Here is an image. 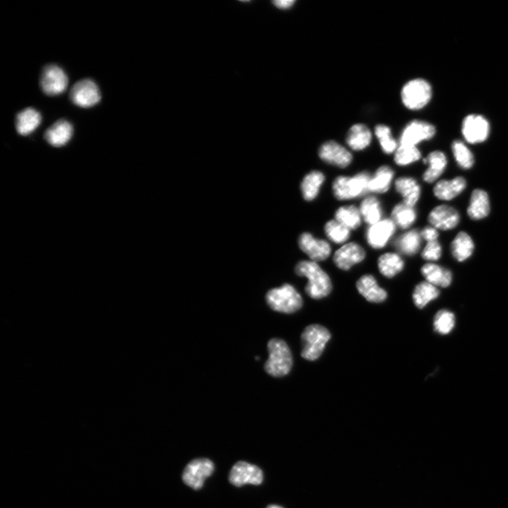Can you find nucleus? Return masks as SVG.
Instances as JSON below:
<instances>
[{
    "mask_svg": "<svg viewBox=\"0 0 508 508\" xmlns=\"http://www.w3.org/2000/svg\"><path fill=\"white\" fill-rule=\"evenodd\" d=\"M454 157L458 165L465 169L472 167L474 163V155L467 146L461 141H455L452 144Z\"/></svg>",
    "mask_w": 508,
    "mask_h": 508,
    "instance_id": "nucleus-37",
    "label": "nucleus"
},
{
    "mask_svg": "<svg viewBox=\"0 0 508 508\" xmlns=\"http://www.w3.org/2000/svg\"><path fill=\"white\" fill-rule=\"evenodd\" d=\"M73 135L71 124L65 120H59L54 123L45 133V139L54 147L66 145Z\"/></svg>",
    "mask_w": 508,
    "mask_h": 508,
    "instance_id": "nucleus-19",
    "label": "nucleus"
},
{
    "mask_svg": "<svg viewBox=\"0 0 508 508\" xmlns=\"http://www.w3.org/2000/svg\"><path fill=\"white\" fill-rule=\"evenodd\" d=\"M324 230L327 238L337 244L346 243L351 235V230L336 220L326 223Z\"/></svg>",
    "mask_w": 508,
    "mask_h": 508,
    "instance_id": "nucleus-36",
    "label": "nucleus"
},
{
    "mask_svg": "<svg viewBox=\"0 0 508 508\" xmlns=\"http://www.w3.org/2000/svg\"><path fill=\"white\" fill-rule=\"evenodd\" d=\"M423 161L429 164V168L423 175V180L428 183H435L445 171L447 166L446 155L441 151H434Z\"/></svg>",
    "mask_w": 508,
    "mask_h": 508,
    "instance_id": "nucleus-20",
    "label": "nucleus"
},
{
    "mask_svg": "<svg viewBox=\"0 0 508 508\" xmlns=\"http://www.w3.org/2000/svg\"><path fill=\"white\" fill-rule=\"evenodd\" d=\"M372 176L362 172L353 177L339 176L332 183L334 197L339 201H347L362 197L369 193Z\"/></svg>",
    "mask_w": 508,
    "mask_h": 508,
    "instance_id": "nucleus-2",
    "label": "nucleus"
},
{
    "mask_svg": "<svg viewBox=\"0 0 508 508\" xmlns=\"http://www.w3.org/2000/svg\"><path fill=\"white\" fill-rule=\"evenodd\" d=\"M70 99L80 108H91L101 100V94L97 83L92 79H82L73 85Z\"/></svg>",
    "mask_w": 508,
    "mask_h": 508,
    "instance_id": "nucleus-7",
    "label": "nucleus"
},
{
    "mask_svg": "<svg viewBox=\"0 0 508 508\" xmlns=\"http://www.w3.org/2000/svg\"><path fill=\"white\" fill-rule=\"evenodd\" d=\"M229 481L236 487H241L246 484L259 486L264 481V473L262 469L256 465L239 461L231 469Z\"/></svg>",
    "mask_w": 508,
    "mask_h": 508,
    "instance_id": "nucleus-10",
    "label": "nucleus"
},
{
    "mask_svg": "<svg viewBox=\"0 0 508 508\" xmlns=\"http://www.w3.org/2000/svg\"><path fill=\"white\" fill-rule=\"evenodd\" d=\"M435 134L436 128L432 124L414 120L403 129L400 143V145L416 146L421 141L432 139Z\"/></svg>",
    "mask_w": 508,
    "mask_h": 508,
    "instance_id": "nucleus-11",
    "label": "nucleus"
},
{
    "mask_svg": "<svg viewBox=\"0 0 508 508\" xmlns=\"http://www.w3.org/2000/svg\"><path fill=\"white\" fill-rule=\"evenodd\" d=\"M395 173L393 169L387 165L380 167L372 177L369 191L375 194L387 192L393 181Z\"/></svg>",
    "mask_w": 508,
    "mask_h": 508,
    "instance_id": "nucleus-28",
    "label": "nucleus"
},
{
    "mask_svg": "<svg viewBox=\"0 0 508 508\" xmlns=\"http://www.w3.org/2000/svg\"><path fill=\"white\" fill-rule=\"evenodd\" d=\"M334 218L351 230L359 228L363 220L360 209L355 206H344L339 208L334 213Z\"/></svg>",
    "mask_w": 508,
    "mask_h": 508,
    "instance_id": "nucleus-34",
    "label": "nucleus"
},
{
    "mask_svg": "<svg viewBox=\"0 0 508 508\" xmlns=\"http://www.w3.org/2000/svg\"><path fill=\"white\" fill-rule=\"evenodd\" d=\"M474 249V241L465 232H459L451 244L453 257L459 262L468 260L472 255Z\"/></svg>",
    "mask_w": 508,
    "mask_h": 508,
    "instance_id": "nucleus-27",
    "label": "nucleus"
},
{
    "mask_svg": "<svg viewBox=\"0 0 508 508\" xmlns=\"http://www.w3.org/2000/svg\"><path fill=\"white\" fill-rule=\"evenodd\" d=\"M435 330L441 334H448L454 329L456 316L448 310L439 311L435 316L434 321Z\"/></svg>",
    "mask_w": 508,
    "mask_h": 508,
    "instance_id": "nucleus-39",
    "label": "nucleus"
},
{
    "mask_svg": "<svg viewBox=\"0 0 508 508\" xmlns=\"http://www.w3.org/2000/svg\"><path fill=\"white\" fill-rule=\"evenodd\" d=\"M396 225L392 219H382L379 223L370 225L366 232L368 244L373 248L381 249L385 247L395 232Z\"/></svg>",
    "mask_w": 508,
    "mask_h": 508,
    "instance_id": "nucleus-16",
    "label": "nucleus"
},
{
    "mask_svg": "<svg viewBox=\"0 0 508 508\" xmlns=\"http://www.w3.org/2000/svg\"><path fill=\"white\" fill-rule=\"evenodd\" d=\"M442 255V247L438 241L428 242L421 253V257L429 262L438 261Z\"/></svg>",
    "mask_w": 508,
    "mask_h": 508,
    "instance_id": "nucleus-41",
    "label": "nucleus"
},
{
    "mask_svg": "<svg viewBox=\"0 0 508 508\" xmlns=\"http://www.w3.org/2000/svg\"><path fill=\"white\" fill-rule=\"evenodd\" d=\"M490 213V202L488 194L481 190L473 191L470 204L467 209L469 217L474 220L485 218Z\"/></svg>",
    "mask_w": 508,
    "mask_h": 508,
    "instance_id": "nucleus-25",
    "label": "nucleus"
},
{
    "mask_svg": "<svg viewBox=\"0 0 508 508\" xmlns=\"http://www.w3.org/2000/svg\"><path fill=\"white\" fill-rule=\"evenodd\" d=\"M325 181L324 174L320 171H313L307 174L301 184V191L304 199L306 202H312L316 199Z\"/></svg>",
    "mask_w": 508,
    "mask_h": 508,
    "instance_id": "nucleus-30",
    "label": "nucleus"
},
{
    "mask_svg": "<svg viewBox=\"0 0 508 508\" xmlns=\"http://www.w3.org/2000/svg\"><path fill=\"white\" fill-rule=\"evenodd\" d=\"M375 134L379 139L383 151L391 154L396 151L397 143L393 138L390 129L386 125H378L375 129Z\"/></svg>",
    "mask_w": 508,
    "mask_h": 508,
    "instance_id": "nucleus-40",
    "label": "nucleus"
},
{
    "mask_svg": "<svg viewBox=\"0 0 508 508\" xmlns=\"http://www.w3.org/2000/svg\"><path fill=\"white\" fill-rule=\"evenodd\" d=\"M267 508H283L281 506L277 505H270Z\"/></svg>",
    "mask_w": 508,
    "mask_h": 508,
    "instance_id": "nucleus-44",
    "label": "nucleus"
},
{
    "mask_svg": "<svg viewBox=\"0 0 508 508\" xmlns=\"http://www.w3.org/2000/svg\"><path fill=\"white\" fill-rule=\"evenodd\" d=\"M466 187L467 182L462 177L452 181H442L435 185L434 194L440 200L451 201L460 195Z\"/></svg>",
    "mask_w": 508,
    "mask_h": 508,
    "instance_id": "nucleus-24",
    "label": "nucleus"
},
{
    "mask_svg": "<svg viewBox=\"0 0 508 508\" xmlns=\"http://www.w3.org/2000/svg\"><path fill=\"white\" fill-rule=\"evenodd\" d=\"M267 301L273 310L284 313H295L303 305L302 296L289 284L270 290L267 295Z\"/></svg>",
    "mask_w": 508,
    "mask_h": 508,
    "instance_id": "nucleus-6",
    "label": "nucleus"
},
{
    "mask_svg": "<svg viewBox=\"0 0 508 508\" xmlns=\"http://www.w3.org/2000/svg\"><path fill=\"white\" fill-rule=\"evenodd\" d=\"M395 188L397 192L403 198V203L414 207L421 193V187L417 181L410 177L399 178L395 182Z\"/></svg>",
    "mask_w": 508,
    "mask_h": 508,
    "instance_id": "nucleus-21",
    "label": "nucleus"
},
{
    "mask_svg": "<svg viewBox=\"0 0 508 508\" xmlns=\"http://www.w3.org/2000/svg\"><path fill=\"white\" fill-rule=\"evenodd\" d=\"M432 97V89L430 83L422 78L409 80L404 85L401 92L403 104L411 111L425 108Z\"/></svg>",
    "mask_w": 508,
    "mask_h": 508,
    "instance_id": "nucleus-5",
    "label": "nucleus"
},
{
    "mask_svg": "<svg viewBox=\"0 0 508 508\" xmlns=\"http://www.w3.org/2000/svg\"><path fill=\"white\" fill-rule=\"evenodd\" d=\"M318 155L325 162L341 168L349 166L353 159L348 149L334 141L324 143L319 149Z\"/></svg>",
    "mask_w": 508,
    "mask_h": 508,
    "instance_id": "nucleus-14",
    "label": "nucleus"
},
{
    "mask_svg": "<svg viewBox=\"0 0 508 508\" xmlns=\"http://www.w3.org/2000/svg\"><path fill=\"white\" fill-rule=\"evenodd\" d=\"M68 85V77L59 66L55 64L45 66L41 76V87L48 96L54 97L63 93Z\"/></svg>",
    "mask_w": 508,
    "mask_h": 508,
    "instance_id": "nucleus-9",
    "label": "nucleus"
},
{
    "mask_svg": "<svg viewBox=\"0 0 508 508\" xmlns=\"http://www.w3.org/2000/svg\"><path fill=\"white\" fill-rule=\"evenodd\" d=\"M360 211L363 220L369 226L382 220L383 212L381 203L376 197H365L360 204Z\"/></svg>",
    "mask_w": 508,
    "mask_h": 508,
    "instance_id": "nucleus-32",
    "label": "nucleus"
},
{
    "mask_svg": "<svg viewBox=\"0 0 508 508\" xmlns=\"http://www.w3.org/2000/svg\"><path fill=\"white\" fill-rule=\"evenodd\" d=\"M462 132L465 139L471 144L485 141L490 133L488 120L481 115H470L463 122Z\"/></svg>",
    "mask_w": 508,
    "mask_h": 508,
    "instance_id": "nucleus-13",
    "label": "nucleus"
},
{
    "mask_svg": "<svg viewBox=\"0 0 508 508\" xmlns=\"http://www.w3.org/2000/svg\"><path fill=\"white\" fill-rule=\"evenodd\" d=\"M295 3L293 0H276L273 3L278 9L288 10L292 8Z\"/></svg>",
    "mask_w": 508,
    "mask_h": 508,
    "instance_id": "nucleus-43",
    "label": "nucleus"
},
{
    "mask_svg": "<svg viewBox=\"0 0 508 508\" xmlns=\"http://www.w3.org/2000/svg\"><path fill=\"white\" fill-rule=\"evenodd\" d=\"M421 239V232L415 229L411 230L397 237L393 245L400 253L411 257L420 250Z\"/></svg>",
    "mask_w": 508,
    "mask_h": 508,
    "instance_id": "nucleus-22",
    "label": "nucleus"
},
{
    "mask_svg": "<svg viewBox=\"0 0 508 508\" xmlns=\"http://www.w3.org/2000/svg\"><path fill=\"white\" fill-rule=\"evenodd\" d=\"M295 273L308 279L306 294L312 299H320L330 295L332 285L329 276L312 261H302L295 267Z\"/></svg>",
    "mask_w": 508,
    "mask_h": 508,
    "instance_id": "nucleus-1",
    "label": "nucleus"
},
{
    "mask_svg": "<svg viewBox=\"0 0 508 508\" xmlns=\"http://www.w3.org/2000/svg\"><path fill=\"white\" fill-rule=\"evenodd\" d=\"M404 267L403 260L396 253H386L378 260L380 273L388 278H392L401 273Z\"/></svg>",
    "mask_w": 508,
    "mask_h": 508,
    "instance_id": "nucleus-29",
    "label": "nucleus"
},
{
    "mask_svg": "<svg viewBox=\"0 0 508 508\" xmlns=\"http://www.w3.org/2000/svg\"><path fill=\"white\" fill-rule=\"evenodd\" d=\"M213 463L208 458H197L191 461L183 473L184 483L194 490L198 491L204 486L205 480L214 472Z\"/></svg>",
    "mask_w": 508,
    "mask_h": 508,
    "instance_id": "nucleus-8",
    "label": "nucleus"
},
{
    "mask_svg": "<svg viewBox=\"0 0 508 508\" xmlns=\"http://www.w3.org/2000/svg\"><path fill=\"white\" fill-rule=\"evenodd\" d=\"M429 223L437 230H451L458 226L460 220L458 211L449 206L435 208L428 217Z\"/></svg>",
    "mask_w": 508,
    "mask_h": 508,
    "instance_id": "nucleus-17",
    "label": "nucleus"
},
{
    "mask_svg": "<svg viewBox=\"0 0 508 508\" xmlns=\"http://www.w3.org/2000/svg\"><path fill=\"white\" fill-rule=\"evenodd\" d=\"M357 288L368 302L372 303H381L388 297L387 292L379 286L376 278L372 275L362 276L357 283Z\"/></svg>",
    "mask_w": 508,
    "mask_h": 508,
    "instance_id": "nucleus-18",
    "label": "nucleus"
},
{
    "mask_svg": "<svg viewBox=\"0 0 508 508\" xmlns=\"http://www.w3.org/2000/svg\"><path fill=\"white\" fill-rule=\"evenodd\" d=\"M365 258V248L356 242H351L346 244L334 253L333 262L338 269L348 271L355 265L362 262Z\"/></svg>",
    "mask_w": 508,
    "mask_h": 508,
    "instance_id": "nucleus-12",
    "label": "nucleus"
},
{
    "mask_svg": "<svg viewBox=\"0 0 508 508\" xmlns=\"http://www.w3.org/2000/svg\"><path fill=\"white\" fill-rule=\"evenodd\" d=\"M421 157L416 146L400 145L395 153V162L400 166H407L418 161Z\"/></svg>",
    "mask_w": 508,
    "mask_h": 508,
    "instance_id": "nucleus-38",
    "label": "nucleus"
},
{
    "mask_svg": "<svg viewBox=\"0 0 508 508\" xmlns=\"http://www.w3.org/2000/svg\"><path fill=\"white\" fill-rule=\"evenodd\" d=\"M391 218L396 226L402 230H407L415 223L417 214L414 207L402 202L393 208Z\"/></svg>",
    "mask_w": 508,
    "mask_h": 508,
    "instance_id": "nucleus-35",
    "label": "nucleus"
},
{
    "mask_svg": "<svg viewBox=\"0 0 508 508\" xmlns=\"http://www.w3.org/2000/svg\"><path fill=\"white\" fill-rule=\"evenodd\" d=\"M421 236L423 239L428 242L438 241L439 236L438 230L432 226H428L421 231Z\"/></svg>",
    "mask_w": 508,
    "mask_h": 508,
    "instance_id": "nucleus-42",
    "label": "nucleus"
},
{
    "mask_svg": "<svg viewBox=\"0 0 508 508\" xmlns=\"http://www.w3.org/2000/svg\"><path fill=\"white\" fill-rule=\"evenodd\" d=\"M269 358L265 365L267 372L274 377L288 374L292 367L293 359L287 344L281 339L274 338L268 344Z\"/></svg>",
    "mask_w": 508,
    "mask_h": 508,
    "instance_id": "nucleus-3",
    "label": "nucleus"
},
{
    "mask_svg": "<svg viewBox=\"0 0 508 508\" xmlns=\"http://www.w3.org/2000/svg\"><path fill=\"white\" fill-rule=\"evenodd\" d=\"M299 246L301 250L314 262L326 260L332 252L331 246L327 241L316 239L308 232L300 235Z\"/></svg>",
    "mask_w": 508,
    "mask_h": 508,
    "instance_id": "nucleus-15",
    "label": "nucleus"
},
{
    "mask_svg": "<svg viewBox=\"0 0 508 508\" xmlns=\"http://www.w3.org/2000/svg\"><path fill=\"white\" fill-rule=\"evenodd\" d=\"M41 120L39 112L31 108H26L17 115V131L20 135H29L38 127Z\"/></svg>",
    "mask_w": 508,
    "mask_h": 508,
    "instance_id": "nucleus-26",
    "label": "nucleus"
},
{
    "mask_svg": "<svg viewBox=\"0 0 508 508\" xmlns=\"http://www.w3.org/2000/svg\"><path fill=\"white\" fill-rule=\"evenodd\" d=\"M331 334L320 325L307 326L302 334V357L309 361H315L322 355Z\"/></svg>",
    "mask_w": 508,
    "mask_h": 508,
    "instance_id": "nucleus-4",
    "label": "nucleus"
},
{
    "mask_svg": "<svg viewBox=\"0 0 508 508\" xmlns=\"http://www.w3.org/2000/svg\"><path fill=\"white\" fill-rule=\"evenodd\" d=\"M372 134L365 125H353L349 131L347 143L353 150L360 151L367 148L371 143Z\"/></svg>",
    "mask_w": 508,
    "mask_h": 508,
    "instance_id": "nucleus-31",
    "label": "nucleus"
},
{
    "mask_svg": "<svg viewBox=\"0 0 508 508\" xmlns=\"http://www.w3.org/2000/svg\"><path fill=\"white\" fill-rule=\"evenodd\" d=\"M440 295L437 287L428 282L418 284L413 292V301L418 309L425 308L430 302L437 299Z\"/></svg>",
    "mask_w": 508,
    "mask_h": 508,
    "instance_id": "nucleus-33",
    "label": "nucleus"
},
{
    "mask_svg": "<svg viewBox=\"0 0 508 508\" xmlns=\"http://www.w3.org/2000/svg\"><path fill=\"white\" fill-rule=\"evenodd\" d=\"M421 272L427 282L436 287L446 288L449 287L452 283L451 271L435 264L430 263L423 265Z\"/></svg>",
    "mask_w": 508,
    "mask_h": 508,
    "instance_id": "nucleus-23",
    "label": "nucleus"
}]
</instances>
